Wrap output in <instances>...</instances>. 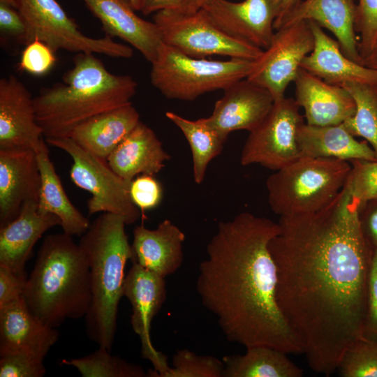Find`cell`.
Listing matches in <instances>:
<instances>
[{
    "instance_id": "43",
    "label": "cell",
    "mask_w": 377,
    "mask_h": 377,
    "mask_svg": "<svg viewBox=\"0 0 377 377\" xmlns=\"http://www.w3.org/2000/svg\"><path fill=\"white\" fill-rule=\"evenodd\" d=\"M360 219L367 242L373 251L377 249V198L361 205Z\"/></svg>"
},
{
    "instance_id": "47",
    "label": "cell",
    "mask_w": 377,
    "mask_h": 377,
    "mask_svg": "<svg viewBox=\"0 0 377 377\" xmlns=\"http://www.w3.org/2000/svg\"><path fill=\"white\" fill-rule=\"evenodd\" d=\"M363 64L377 71V45L371 53L364 59Z\"/></svg>"
},
{
    "instance_id": "39",
    "label": "cell",
    "mask_w": 377,
    "mask_h": 377,
    "mask_svg": "<svg viewBox=\"0 0 377 377\" xmlns=\"http://www.w3.org/2000/svg\"><path fill=\"white\" fill-rule=\"evenodd\" d=\"M129 193L133 202L143 214L161 203L163 188L154 175L143 174L131 181Z\"/></svg>"
},
{
    "instance_id": "31",
    "label": "cell",
    "mask_w": 377,
    "mask_h": 377,
    "mask_svg": "<svg viewBox=\"0 0 377 377\" xmlns=\"http://www.w3.org/2000/svg\"><path fill=\"white\" fill-rule=\"evenodd\" d=\"M352 96L355 112L343 123L355 137H362L377 157V85L348 83L342 85Z\"/></svg>"
},
{
    "instance_id": "33",
    "label": "cell",
    "mask_w": 377,
    "mask_h": 377,
    "mask_svg": "<svg viewBox=\"0 0 377 377\" xmlns=\"http://www.w3.org/2000/svg\"><path fill=\"white\" fill-rule=\"evenodd\" d=\"M223 360L182 349L172 356V367L165 377H223Z\"/></svg>"
},
{
    "instance_id": "35",
    "label": "cell",
    "mask_w": 377,
    "mask_h": 377,
    "mask_svg": "<svg viewBox=\"0 0 377 377\" xmlns=\"http://www.w3.org/2000/svg\"><path fill=\"white\" fill-rule=\"evenodd\" d=\"M343 188L361 205L377 198V159L374 161L353 160Z\"/></svg>"
},
{
    "instance_id": "3",
    "label": "cell",
    "mask_w": 377,
    "mask_h": 377,
    "mask_svg": "<svg viewBox=\"0 0 377 377\" xmlns=\"http://www.w3.org/2000/svg\"><path fill=\"white\" fill-rule=\"evenodd\" d=\"M137 87L131 76L110 73L94 54L77 53L62 82L34 97L45 139L69 137L81 123L131 103Z\"/></svg>"
},
{
    "instance_id": "28",
    "label": "cell",
    "mask_w": 377,
    "mask_h": 377,
    "mask_svg": "<svg viewBox=\"0 0 377 377\" xmlns=\"http://www.w3.org/2000/svg\"><path fill=\"white\" fill-rule=\"evenodd\" d=\"M41 177L38 209L59 218L63 232L71 236L81 237L91 223L71 202L50 160L45 139L36 150Z\"/></svg>"
},
{
    "instance_id": "45",
    "label": "cell",
    "mask_w": 377,
    "mask_h": 377,
    "mask_svg": "<svg viewBox=\"0 0 377 377\" xmlns=\"http://www.w3.org/2000/svg\"><path fill=\"white\" fill-rule=\"evenodd\" d=\"M302 0H279V14L274 22V30H278L288 15L299 6Z\"/></svg>"
},
{
    "instance_id": "5",
    "label": "cell",
    "mask_w": 377,
    "mask_h": 377,
    "mask_svg": "<svg viewBox=\"0 0 377 377\" xmlns=\"http://www.w3.org/2000/svg\"><path fill=\"white\" fill-rule=\"evenodd\" d=\"M124 219L105 212L81 236L79 245L90 270L91 302L84 316L89 338L111 350L119 301L124 296L125 266L132 258Z\"/></svg>"
},
{
    "instance_id": "14",
    "label": "cell",
    "mask_w": 377,
    "mask_h": 377,
    "mask_svg": "<svg viewBox=\"0 0 377 377\" xmlns=\"http://www.w3.org/2000/svg\"><path fill=\"white\" fill-rule=\"evenodd\" d=\"M279 6V0H209L202 8L227 34L265 50L275 32Z\"/></svg>"
},
{
    "instance_id": "6",
    "label": "cell",
    "mask_w": 377,
    "mask_h": 377,
    "mask_svg": "<svg viewBox=\"0 0 377 377\" xmlns=\"http://www.w3.org/2000/svg\"><path fill=\"white\" fill-rule=\"evenodd\" d=\"M350 168L337 158L300 157L267 179L269 207L280 216L318 212L343 189Z\"/></svg>"
},
{
    "instance_id": "22",
    "label": "cell",
    "mask_w": 377,
    "mask_h": 377,
    "mask_svg": "<svg viewBox=\"0 0 377 377\" xmlns=\"http://www.w3.org/2000/svg\"><path fill=\"white\" fill-rule=\"evenodd\" d=\"M56 226H61L59 217L40 212L36 202L24 205L16 219L0 228V265L27 279L25 265L35 244Z\"/></svg>"
},
{
    "instance_id": "15",
    "label": "cell",
    "mask_w": 377,
    "mask_h": 377,
    "mask_svg": "<svg viewBox=\"0 0 377 377\" xmlns=\"http://www.w3.org/2000/svg\"><path fill=\"white\" fill-rule=\"evenodd\" d=\"M40 185L35 150L0 149V228L16 219L24 205L38 203Z\"/></svg>"
},
{
    "instance_id": "27",
    "label": "cell",
    "mask_w": 377,
    "mask_h": 377,
    "mask_svg": "<svg viewBox=\"0 0 377 377\" xmlns=\"http://www.w3.org/2000/svg\"><path fill=\"white\" fill-rule=\"evenodd\" d=\"M300 157L374 161L376 155L365 140L358 141L343 124L312 126L304 123L297 137Z\"/></svg>"
},
{
    "instance_id": "18",
    "label": "cell",
    "mask_w": 377,
    "mask_h": 377,
    "mask_svg": "<svg viewBox=\"0 0 377 377\" xmlns=\"http://www.w3.org/2000/svg\"><path fill=\"white\" fill-rule=\"evenodd\" d=\"M82 1L107 36L126 42L150 63L156 59L163 41L155 22L139 17L126 0Z\"/></svg>"
},
{
    "instance_id": "13",
    "label": "cell",
    "mask_w": 377,
    "mask_h": 377,
    "mask_svg": "<svg viewBox=\"0 0 377 377\" xmlns=\"http://www.w3.org/2000/svg\"><path fill=\"white\" fill-rule=\"evenodd\" d=\"M165 279L133 263L124 283V296L132 307L131 323L133 330L140 337L142 356L154 367L147 372L149 377H165L170 369L168 357L154 346L150 334L151 320L166 300Z\"/></svg>"
},
{
    "instance_id": "36",
    "label": "cell",
    "mask_w": 377,
    "mask_h": 377,
    "mask_svg": "<svg viewBox=\"0 0 377 377\" xmlns=\"http://www.w3.org/2000/svg\"><path fill=\"white\" fill-rule=\"evenodd\" d=\"M355 29L358 36V51L364 61L377 45V0H357Z\"/></svg>"
},
{
    "instance_id": "10",
    "label": "cell",
    "mask_w": 377,
    "mask_h": 377,
    "mask_svg": "<svg viewBox=\"0 0 377 377\" xmlns=\"http://www.w3.org/2000/svg\"><path fill=\"white\" fill-rule=\"evenodd\" d=\"M48 145L66 152L73 159L71 181L91 195L87 201L89 215L108 212L122 216L126 225L140 215L129 193L131 182L118 175L103 160L84 149L71 138L45 139Z\"/></svg>"
},
{
    "instance_id": "23",
    "label": "cell",
    "mask_w": 377,
    "mask_h": 377,
    "mask_svg": "<svg viewBox=\"0 0 377 377\" xmlns=\"http://www.w3.org/2000/svg\"><path fill=\"white\" fill-rule=\"evenodd\" d=\"M184 240V233L168 219L161 221L154 230L138 226L133 230L131 260L165 278L182 265Z\"/></svg>"
},
{
    "instance_id": "32",
    "label": "cell",
    "mask_w": 377,
    "mask_h": 377,
    "mask_svg": "<svg viewBox=\"0 0 377 377\" xmlns=\"http://www.w3.org/2000/svg\"><path fill=\"white\" fill-rule=\"evenodd\" d=\"M61 364L75 367L83 377L147 376V373L140 366L114 356L110 350L101 346L84 357L63 359Z\"/></svg>"
},
{
    "instance_id": "25",
    "label": "cell",
    "mask_w": 377,
    "mask_h": 377,
    "mask_svg": "<svg viewBox=\"0 0 377 377\" xmlns=\"http://www.w3.org/2000/svg\"><path fill=\"white\" fill-rule=\"evenodd\" d=\"M170 158L154 131L140 121L109 155L107 161L118 175L131 182L140 175L158 173Z\"/></svg>"
},
{
    "instance_id": "41",
    "label": "cell",
    "mask_w": 377,
    "mask_h": 377,
    "mask_svg": "<svg viewBox=\"0 0 377 377\" xmlns=\"http://www.w3.org/2000/svg\"><path fill=\"white\" fill-rule=\"evenodd\" d=\"M0 30L3 36L26 45L27 31L22 15L15 8L2 3H0Z\"/></svg>"
},
{
    "instance_id": "21",
    "label": "cell",
    "mask_w": 377,
    "mask_h": 377,
    "mask_svg": "<svg viewBox=\"0 0 377 377\" xmlns=\"http://www.w3.org/2000/svg\"><path fill=\"white\" fill-rule=\"evenodd\" d=\"M314 37L313 50L304 57L301 68L331 84L348 83L377 85V71L347 57L337 40L329 36L320 25L309 21Z\"/></svg>"
},
{
    "instance_id": "8",
    "label": "cell",
    "mask_w": 377,
    "mask_h": 377,
    "mask_svg": "<svg viewBox=\"0 0 377 377\" xmlns=\"http://www.w3.org/2000/svg\"><path fill=\"white\" fill-rule=\"evenodd\" d=\"M16 5L27 27L26 45L38 40L55 52L63 50L119 59L133 54V48L109 36L92 38L83 34L56 0H16Z\"/></svg>"
},
{
    "instance_id": "11",
    "label": "cell",
    "mask_w": 377,
    "mask_h": 377,
    "mask_svg": "<svg viewBox=\"0 0 377 377\" xmlns=\"http://www.w3.org/2000/svg\"><path fill=\"white\" fill-rule=\"evenodd\" d=\"M304 124L295 98L274 103L262 123L249 135L242 148V165L259 164L277 170L300 158L297 137Z\"/></svg>"
},
{
    "instance_id": "42",
    "label": "cell",
    "mask_w": 377,
    "mask_h": 377,
    "mask_svg": "<svg viewBox=\"0 0 377 377\" xmlns=\"http://www.w3.org/2000/svg\"><path fill=\"white\" fill-rule=\"evenodd\" d=\"M26 281L27 279L0 265V308L22 297Z\"/></svg>"
},
{
    "instance_id": "1",
    "label": "cell",
    "mask_w": 377,
    "mask_h": 377,
    "mask_svg": "<svg viewBox=\"0 0 377 377\" xmlns=\"http://www.w3.org/2000/svg\"><path fill=\"white\" fill-rule=\"evenodd\" d=\"M361 203L343 188L322 209L280 216L268 248L276 269V300L310 368L330 376L364 339L374 253Z\"/></svg>"
},
{
    "instance_id": "2",
    "label": "cell",
    "mask_w": 377,
    "mask_h": 377,
    "mask_svg": "<svg viewBox=\"0 0 377 377\" xmlns=\"http://www.w3.org/2000/svg\"><path fill=\"white\" fill-rule=\"evenodd\" d=\"M279 232L278 223L249 212L221 221L200 264L196 290L228 341L300 354L303 348L276 300L268 245Z\"/></svg>"
},
{
    "instance_id": "49",
    "label": "cell",
    "mask_w": 377,
    "mask_h": 377,
    "mask_svg": "<svg viewBox=\"0 0 377 377\" xmlns=\"http://www.w3.org/2000/svg\"><path fill=\"white\" fill-rule=\"evenodd\" d=\"M0 3L10 5L16 8V0H0Z\"/></svg>"
},
{
    "instance_id": "16",
    "label": "cell",
    "mask_w": 377,
    "mask_h": 377,
    "mask_svg": "<svg viewBox=\"0 0 377 377\" xmlns=\"http://www.w3.org/2000/svg\"><path fill=\"white\" fill-rule=\"evenodd\" d=\"M34 97L14 75L0 80V149L36 150L43 138Z\"/></svg>"
},
{
    "instance_id": "24",
    "label": "cell",
    "mask_w": 377,
    "mask_h": 377,
    "mask_svg": "<svg viewBox=\"0 0 377 377\" xmlns=\"http://www.w3.org/2000/svg\"><path fill=\"white\" fill-rule=\"evenodd\" d=\"M355 0H302L280 28L301 21H313L336 37L347 57L363 64L355 29Z\"/></svg>"
},
{
    "instance_id": "7",
    "label": "cell",
    "mask_w": 377,
    "mask_h": 377,
    "mask_svg": "<svg viewBox=\"0 0 377 377\" xmlns=\"http://www.w3.org/2000/svg\"><path fill=\"white\" fill-rule=\"evenodd\" d=\"M253 62L235 58L215 61L192 57L163 43L151 63L150 81L167 98L193 101L246 79Z\"/></svg>"
},
{
    "instance_id": "17",
    "label": "cell",
    "mask_w": 377,
    "mask_h": 377,
    "mask_svg": "<svg viewBox=\"0 0 377 377\" xmlns=\"http://www.w3.org/2000/svg\"><path fill=\"white\" fill-rule=\"evenodd\" d=\"M214 104L212 114L206 117L210 125L223 136L235 131L251 132L264 120L274 99L272 94L246 78L223 90Z\"/></svg>"
},
{
    "instance_id": "4",
    "label": "cell",
    "mask_w": 377,
    "mask_h": 377,
    "mask_svg": "<svg viewBox=\"0 0 377 377\" xmlns=\"http://www.w3.org/2000/svg\"><path fill=\"white\" fill-rule=\"evenodd\" d=\"M22 297L35 316L54 328L86 316L91 302L90 270L72 236L63 232L44 238Z\"/></svg>"
},
{
    "instance_id": "12",
    "label": "cell",
    "mask_w": 377,
    "mask_h": 377,
    "mask_svg": "<svg viewBox=\"0 0 377 377\" xmlns=\"http://www.w3.org/2000/svg\"><path fill=\"white\" fill-rule=\"evenodd\" d=\"M314 37L309 21H301L275 31L269 45L253 61L246 79L267 89L274 101L285 97L301 64L313 49Z\"/></svg>"
},
{
    "instance_id": "37",
    "label": "cell",
    "mask_w": 377,
    "mask_h": 377,
    "mask_svg": "<svg viewBox=\"0 0 377 377\" xmlns=\"http://www.w3.org/2000/svg\"><path fill=\"white\" fill-rule=\"evenodd\" d=\"M47 45L38 40H33L25 45L18 69L35 76L47 73L54 66L56 57Z\"/></svg>"
},
{
    "instance_id": "46",
    "label": "cell",
    "mask_w": 377,
    "mask_h": 377,
    "mask_svg": "<svg viewBox=\"0 0 377 377\" xmlns=\"http://www.w3.org/2000/svg\"><path fill=\"white\" fill-rule=\"evenodd\" d=\"M209 0H181V8L179 11L190 13L201 9Z\"/></svg>"
},
{
    "instance_id": "26",
    "label": "cell",
    "mask_w": 377,
    "mask_h": 377,
    "mask_svg": "<svg viewBox=\"0 0 377 377\" xmlns=\"http://www.w3.org/2000/svg\"><path fill=\"white\" fill-rule=\"evenodd\" d=\"M140 121L138 110L130 103L81 123L68 138L86 151L107 161Z\"/></svg>"
},
{
    "instance_id": "48",
    "label": "cell",
    "mask_w": 377,
    "mask_h": 377,
    "mask_svg": "<svg viewBox=\"0 0 377 377\" xmlns=\"http://www.w3.org/2000/svg\"><path fill=\"white\" fill-rule=\"evenodd\" d=\"M135 10L142 11L146 0H126Z\"/></svg>"
},
{
    "instance_id": "30",
    "label": "cell",
    "mask_w": 377,
    "mask_h": 377,
    "mask_svg": "<svg viewBox=\"0 0 377 377\" xmlns=\"http://www.w3.org/2000/svg\"><path fill=\"white\" fill-rule=\"evenodd\" d=\"M165 117L186 138L192 154L194 181L201 184L209 163L221 153L227 138L212 127L206 117L191 120L171 111L166 112Z\"/></svg>"
},
{
    "instance_id": "40",
    "label": "cell",
    "mask_w": 377,
    "mask_h": 377,
    "mask_svg": "<svg viewBox=\"0 0 377 377\" xmlns=\"http://www.w3.org/2000/svg\"><path fill=\"white\" fill-rule=\"evenodd\" d=\"M364 338L377 341V249L374 250L370 265Z\"/></svg>"
},
{
    "instance_id": "20",
    "label": "cell",
    "mask_w": 377,
    "mask_h": 377,
    "mask_svg": "<svg viewBox=\"0 0 377 377\" xmlns=\"http://www.w3.org/2000/svg\"><path fill=\"white\" fill-rule=\"evenodd\" d=\"M293 82L295 100L304 111L306 124L337 125L354 115L355 101L343 87L327 83L303 68L300 69Z\"/></svg>"
},
{
    "instance_id": "9",
    "label": "cell",
    "mask_w": 377,
    "mask_h": 377,
    "mask_svg": "<svg viewBox=\"0 0 377 377\" xmlns=\"http://www.w3.org/2000/svg\"><path fill=\"white\" fill-rule=\"evenodd\" d=\"M163 43L192 57L212 55L254 61L263 50L222 31L204 9L194 13L163 10L154 13Z\"/></svg>"
},
{
    "instance_id": "34",
    "label": "cell",
    "mask_w": 377,
    "mask_h": 377,
    "mask_svg": "<svg viewBox=\"0 0 377 377\" xmlns=\"http://www.w3.org/2000/svg\"><path fill=\"white\" fill-rule=\"evenodd\" d=\"M337 370L343 377H377V341H357L346 351Z\"/></svg>"
},
{
    "instance_id": "19",
    "label": "cell",
    "mask_w": 377,
    "mask_h": 377,
    "mask_svg": "<svg viewBox=\"0 0 377 377\" xmlns=\"http://www.w3.org/2000/svg\"><path fill=\"white\" fill-rule=\"evenodd\" d=\"M59 332L36 316L23 297L0 308V355L27 353L44 360Z\"/></svg>"
},
{
    "instance_id": "29",
    "label": "cell",
    "mask_w": 377,
    "mask_h": 377,
    "mask_svg": "<svg viewBox=\"0 0 377 377\" xmlns=\"http://www.w3.org/2000/svg\"><path fill=\"white\" fill-rule=\"evenodd\" d=\"M287 354L277 349L256 346L244 355H226L223 377H301L303 370Z\"/></svg>"
},
{
    "instance_id": "44",
    "label": "cell",
    "mask_w": 377,
    "mask_h": 377,
    "mask_svg": "<svg viewBox=\"0 0 377 377\" xmlns=\"http://www.w3.org/2000/svg\"><path fill=\"white\" fill-rule=\"evenodd\" d=\"M181 0H146L141 11L145 15L163 10H179Z\"/></svg>"
},
{
    "instance_id": "38",
    "label": "cell",
    "mask_w": 377,
    "mask_h": 377,
    "mask_svg": "<svg viewBox=\"0 0 377 377\" xmlns=\"http://www.w3.org/2000/svg\"><path fill=\"white\" fill-rule=\"evenodd\" d=\"M1 377H42L46 372L43 360L27 353L0 355Z\"/></svg>"
}]
</instances>
